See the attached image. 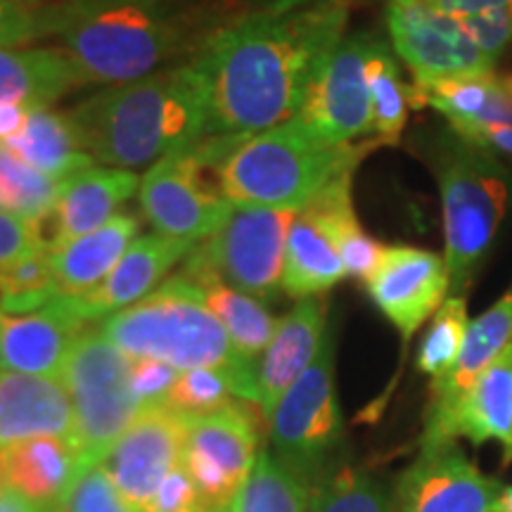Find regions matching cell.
Masks as SVG:
<instances>
[{"label":"cell","instance_id":"7bdbcfd3","mask_svg":"<svg viewBox=\"0 0 512 512\" xmlns=\"http://www.w3.org/2000/svg\"><path fill=\"white\" fill-rule=\"evenodd\" d=\"M458 22L463 24L467 36L477 43V48L494 62L512 41V8L484 12V15L475 17H463Z\"/></svg>","mask_w":512,"mask_h":512},{"label":"cell","instance_id":"f907efd6","mask_svg":"<svg viewBox=\"0 0 512 512\" xmlns=\"http://www.w3.org/2000/svg\"><path fill=\"white\" fill-rule=\"evenodd\" d=\"M501 86H503L505 98H508V100H510V105H512V72H510V74H505V76H501Z\"/></svg>","mask_w":512,"mask_h":512},{"label":"cell","instance_id":"4316f807","mask_svg":"<svg viewBox=\"0 0 512 512\" xmlns=\"http://www.w3.org/2000/svg\"><path fill=\"white\" fill-rule=\"evenodd\" d=\"M344 278L347 268L339 259L335 242L320 226L318 216L311 209L297 211L287 233L283 292L302 302V299L323 297Z\"/></svg>","mask_w":512,"mask_h":512},{"label":"cell","instance_id":"ab89813d","mask_svg":"<svg viewBox=\"0 0 512 512\" xmlns=\"http://www.w3.org/2000/svg\"><path fill=\"white\" fill-rule=\"evenodd\" d=\"M62 512H138L124 501L100 465L83 470L64 501Z\"/></svg>","mask_w":512,"mask_h":512},{"label":"cell","instance_id":"7402d4cb","mask_svg":"<svg viewBox=\"0 0 512 512\" xmlns=\"http://www.w3.org/2000/svg\"><path fill=\"white\" fill-rule=\"evenodd\" d=\"M140 190V178L128 169L91 166L60 183V195L53 211V233L48 247L60 249L81 235L93 233L119 214Z\"/></svg>","mask_w":512,"mask_h":512},{"label":"cell","instance_id":"d590c367","mask_svg":"<svg viewBox=\"0 0 512 512\" xmlns=\"http://www.w3.org/2000/svg\"><path fill=\"white\" fill-rule=\"evenodd\" d=\"M467 328H470V313H467L465 297H448L441 309L434 313L430 330L420 342V373L432 377V382L444 380L463 351Z\"/></svg>","mask_w":512,"mask_h":512},{"label":"cell","instance_id":"ee69618b","mask_svg":"<svg viewBox=\"0 0 512 512\" xmlns=\"http://www.w3.org/2000/svg\"><path fill=\"white\" fill-rule=\"evenodd\" d=\"M197 505V489L183 463L164 479L147 512H183Z\"/></svg>","mask_w":512,"mask_h":512},{"label":"cell","instance_id":"7a4b0ae2","mask_svg":"<svg viewBox=\"0 0 512 512\" xmlns=\"http://www.w3.org/2000/svg\"><path fill=\"white\" fill-rule=\"evenodd\" d=\"M240 15L226 0L55 3V36L81 86H119L195 60Z\"/></svg>","mask_w":512,"mask_h":512},{"label":"cell","instance_id":"9a60e30c","mask_svg":"<svg viewBox=\"0 0 512 512\" xmlns=\"http://www.w3.org/2000/svg\"><path fill=\"white\" fill-rule=\"evenodd\" d=\"M503 484L484 475L458 441L422 444L399 482V512H501Z\"/></svg>","mask_w":512,"mask_h":512},{"label":"cell","instance_id":"30bf717a","mask_svg":"<svg viewBox=\"0 0 512 512\" xmlns=\"http://www.w3.org/2000/svg\"><path fill=\"white\" fill-rule=\"evenodd\" d=\"M275 460L313 491L330 475L342 441L335 387V337L328 330L316 361L287 389L271 418Z\"/></svg>","mask_w":512,"mask_h":512},{"label":"cell","instance_id":"44dd1931","mask_svg":"<svg viewBox=\"0 0 512 512\" xmlns=\"http://www.w3.org/2000/svg\"><path fill=\"white\" fill-rule=\"evenodd\" d=\"M34 437L74 439V406L60 377L0 370V446Z\"/></svg>","mask_w":512,"mask_h":512},{"label":"cell","instance_id":"836d02e7","mask_svg":"<svg viewBox=\"0 0 512 512\" xmlns=\"http://www.w3.org/2000/svg\"><path fill=\"white\" fill-rule=\"evenodd\" d=\"M57 297H60V287H57L53 254L48 245L0 271V313L3 316L41 311Z\"/></svg>","mask_w":512,"mask_h":512},{"label":"cell","instance_id":"681fc988","mask_svg":"<svg viewBox=\"0 0 512 512\" xmlns=\"http://www.w3.org/2000/svg\"><path fill=\"white\" fill-rule=\"evenodd\" d=\"M501 512H512V484L503 486L501 494Z\"/></svg>","mask_w":512,"mask_h":512},{"label":"cell","instance_id":"ba28073f","mask_svg":"<svg viewBox=\"0 0 512 512\" xmlns=\"http://www.w3.org/2000/svg\"><path fill=\"white\" fill-rule=\"evenodd\" d=\"M133 358L98 330H83L67 358L62 382L74 406V444L81 467L98 465L143 406L131 392Z\"/></svg>","mask_w":512,"mask_h":512},{"label":"cell","instance_id":"f35d334b","mask_svg":"<svg viewBox=\"0 0 512 512\" xmlns=\"http://www.w3.org/2000/svg\"><path fill=\"white\" fill-rule=\"evenodd\" d=\"M55 3L27 8L15 0H0V50L22 48L38 38L55 36Z\"/></svg>","mask_w":512,"mask_h":512},{"label":"cell","instance_id":"7dc6e473","mask_svg":"<svg viewBox=\"0 0 512 512\" xmlns=\"http://www.w3.org/2000/svg\"><path fill=\"white\" fill-rule=\"evenodd\" d=\"M0 512H41V510L8 486V489H0Z\"/></svg>","mask_w":512,"mask_h":512},{"label":"cell","instance_id":"cb8c5ba5","mask_svg":"<svg viewBox=\"0 0 512 512\" xmlns=\"http://www.w3.org/2000/svg\"><path fill=\"white\" fill-rule=\"evenodd\" d=\"M508 347H512V287L491 309L470 320L456 366L451 368V373L444 380L432 382V399L430 408H427L425 427L439 425L458 406L460 399L470 392L479 375Z\"/></svg>","mask_w":512,"mask_h":512},{"label":"cell","instance_id":"f546056e","mask_svg":"<svg viewBox=\"0 0 512 512\" xmlns=\"http://www.w3.org/2000/svg\"><path fill=\"white\" fill-rule=\"evenodd\" d=\"M351 183H354V176L342 178V181L330 185L306 209H311L318 216L320 226L325 228V233L335 242L339 259L347 268V275L366 283L370 275L375 273L377 264H380L384 245H380L373 235H368L361 221H358L354 197H351Z\"/></svg>","mask_w":512,"mask_h":512},{"label":"cell","instance_id":"603a6c76","mask_svg":"<svg viewBox=\"0 0 512 512\" xmlns=\"http://www.w3.org/2000/svg\"><path fill=\"white\" fill-rule=\"evenodd\" d=\"M8 486L41 512H62L69 491L81 475L74 439L34 437L5 446Z\"/></svg>","mask_w":512,"mask_h":512},{"label":"cell","instance_id":"74e56055","mask_svg":"<svg viewBox=\"0 0 512 512\" xmlns=\"http://www.w3.org/2000/svg\"><path fill=\"white\" fill-rule=\"evenodd\" d=\"M235 389L226 370L200 368L178 375L164 403L188 422L219 413L233 403Z\"/></svg>","mask_w":512,"mask_h":512},{"label":"cell","instance_id":"7c38bea8","mask_svg":"<svg viewBox=\"0 0 512 512\" xmlns=\"http://www.w3.org/2000/svg\"><path fill=\"white\" fill-rule=\"evenodd\" d=\"M387 31L413 83L496 74V62L477 48L463 24L427 0H389Z\"/></svg>","mask_w":512,"mask_h":512},{"label":"cell","instance_id":"8fae6325","mask_svg":"<svg viewBox=\"0 0 512 512\" xmlns=\"http://www.w3.org/2000/svg\"><path fill=\"white\" fill-rule=\"evenodd\" d=\"M259 448V425L252 408L230 403L219 413L190 422L183 467L197 489L202 512L230 510L252 475Z\"/></svg>","mask_w":512,"mask_h":512},{"label":"cell","instance_id":"9c48e42d","mask_svg":"<svg viewBox=\"0 0 512 512\" xmlns=\"http://www.w3.org/2000/svg\"><path fill=\"white\" fill-rule=\"evenodd\" d=\"M292 211L235 204L226 223L197 242L181 271L190 283L221 280L256 299H273L283 290L285 247Z\"/></svg>","mask_w":512,"mask_h":512},{"label":"cell","instance_id":"bcb514c9","mask_svg":"<svg viewBox=\"0 0 512 512\" xmlns=\"http://www.w3.org/2000/svg\"><path fill=\"white\" fill-rule=\"evenodd\" d=\"M467 143L486 147L496 155L512 157V124H508V121H491V124L477 128V133Z\"/></svg>","mask_w":512,"mask_h":512},{"label":"cell","instance_id":"83f0119b","mask_svg":"<svg viewBox=\"0 0 512 512\" xmlns=\"http://www.w3.org/2000/svg\"><path fill=\"white\" fill-rule=\"evenodd\" d=\"M76 86L79 76L60 48L0 50V107L53 105Z\"/></svg>","mask_w":512,"mask_h":512},{"label":"cell","instance_id":"e0dca14e","mask_svg":"<svg viewBox=\"0 0 512 512\" xmlns=\"http://www.w3.org/2000/svg\"><path fill=\"white\" fill-rule=\"evenodd\" d=\"M195 247V242L169 238L162 233L140 235L98 290L83 297H62V302L83 323L110 318L155 292V287L178 264H183Z\"/></svg>","mask_w":512,"mask_h":512},{"label":"cell","instance_id":"4dcf8cb0","mask_svg":"<svg viewBox=\"0 0 512 512\" xmlns=\"http://www.w3.org/2000/svg\"><path fill=\"white\" fill-rule=\"evenodd\" d=\"M197 287L204 294V302L226 328L235 354L256 366V358H261L271 344L278 320L271 316L261 299L235 290L221 280H204V283H197Z\"/></svg>","mask_w":512,"mask_h":512},{"label":"cell","instance_id":"db71d44e","mask_svg":"<svg viewBox=\"0 0 512 512\" xmlns=\"http://www.w3.org/2000/svg\"><path fill=\"white\" fill-rule=\"evenodd\" d=\"M183 512H202V510H200V505H195V508H190V510H183Z\"/></svg>","mask_w":512,"mask_h":512},{"label":"cell","instance_id":"484cf974","mask_svg":"<svg viewBox=\"0 0 512 512\" xmlns=\"http://www.w3.org/2000/svg\"><path fill=\"white\" fill-rule=\"evenodd\" d=\"M413 110L434 107L460 138L470 140L477 128L491 121L512 124V105L505 98L501 76H467L432 83H413Z\"/></svg>","mask_w":512,"mask_h":512},{"label":"cell","instance_id":"ffe728a7","mask_svg":"<svg viewBox=\"0 0 512 512\" xmlns=\"http://www.w3.org/2000/svg\"><path fill=\"white\" fill-rule=\"evenodd\" d=\"M458 437L475 446L496 441L503 453V467L512 463V347L479 375L470 392L439 425L425 427L422 444L456 441Z\"/></svg>","mask_w":512,"mask_h":512},{"label":"cell","instance_id":"c3c4849f","mask_svg":"<svg viewBox=\"0 0 512 512\" xmlns=\"http://www.w3.org/2000/svg\"><path fill=\"white\" fill-rule=\"evenodd\" d=\"M313 3V0H261V8L266 10H290L299 8V5Z\"/></svg>","mask_w":512,"mask_h":512},{"label":"cell","instance_id":"f6af8a7d","mask_svg":"<svg viewBox=\"0 0 512 512\" xmlns=\"http://www.w3.org/2000/svg\"><path fill=\"white\" fill-rule=\"evenodd\" d=\"M427 3H430L434 10L456 19L512 8V0H427Z\"/></svg>","mask_w":512,"mask_h":512},{"label":"cell","instance_id":"3957f363","mask_svg":"<svg viewBox=\"0 0 512 512\" xmlns=\"http://www.w3.org/2000/svg\"><path fill=\"white\" fill-rule=\"evenodd\" d=\"M69 117L95 162L128 171L152 166L207 136V69L197 55L138 81L107 86Z\"/></svg>","mask_w":512,"mask_h":512},{"label":"cell","instance_id":"277c9868","mask_svg":"<svg viewBox=\"0 0 512 512\" xmlns=\"http://www.w3.org/2000/svg\"><path fill=\"white\" fill-rule=\"evenodd\" d=\"M100 332L131 358H155L176 370H226L240 401H259L256 366L235 354L202 290L183 275L176 273L138 304L102 320Z\"/></svg>","mask_w":512,"mask_h":512},{"label":"cell","instance_id":"f5cc1de1","mask_svg":"<svg viewBox=\"0 0 512 512\" xmlns=\"http://www.w3.org/2000/svg\"><path fill=\"white\" fill-rule=\"evenodd\" d=\"M60 3H67V5H86V3H95V0H60Z\"/></svg>","mask_w":512,"mask_h":512},{"label":"cell","instance_id":"e575fe53","mask_svg":"<svg viewBox=\"0 0 512 512\" xmlns=\"http://www.w3.org/2000/svg\"><path fill=\"white\" fill-rule=\"evenodd\" d=\"M57 195L60 183L0 145V209L43 226L53 216Z\"/></svg>","mask_w":512,"mask_h":512},{"label":"cell","instance_id":"d6986e66","mask_svg":"<svg viewBox=\"0 0 512 512\" xmlns=\"http://www.w3.org/2000/svg\"><path fill=\"white\" fill-rule=\"evenodd\" d=\"M328 335V302L311 297L278 320V328L264 354L256 361V389L264 420H271L287 389L316 361L323 339Z\"/></svg>","mask_w":512,"mask_h":512},{"label":"cell","instance_id":"11a10c76","mask_svg":"<svg viewBox=\"0 0 512 512\" xmlns=\"http://www.w3.org/2000/svg\"><path fill=\"white\" fill-rule=\"evenodd\" d=\"M221 512H230V510H221Z\"/></svg>","mask_w":512,"mask_h":512},{"label":"cell","instance_id":"60d3db41","mask_svg":"<svg viewBox=\"0 0 512 512\" xmlns=\"http://www.w3.org/2000/svg\"><path fill=\"white\" fill-rule=\"evenodd\" d=\"M46 245L48 240L43 235V226L8 209H0V271Z\"/></svg>","mask_w":512,"mask_h":512},{"label":"cell","instance_id":"b9f144b4","mask_svg":"<svg viewBox=\"0 0 512 512\" xmlns=\"http://www.w3.org/2000/svg\"><path fill=\"white\" fill-rule=\"evenodd\" d=\"M176 380L178 370L169 366V363L155 361V358H133L131 392L143 408L164 403Z\"/></svg>","mask_w":512,"mask_h":512},{"label":"cell","instance_id":"2e32d148","mask_svg":"<svg viewBox=\"0 0 512 512\" xmlns=\"http://www.w3.org/2000/svg\"><path fill=\"white\" fill-rule=\"evenodd\" d=\"M366 287L377 309L408 342L448 299L451 275L441 254L394 245L384 247L380 264L366 280Z\"/></svg>","mask_w":512,"mask_h":512},{"label":"cell","instance_id":"4fadbf2b","mask_svg":"<svg viewBox=\"0 0 512 512\" xmlns=\"http://www.w3.org/2000/svg\"><path fill=\"white\" fill-rule=\"evenodd\" d=\"M375 41L373 34L344 36L306 93L297 119L328 143L347 145L373 131L368 60Z\"/></svg>","mask_w":512,"mask_h":512},{"label":"cell","instance_id":"d4e9b609","mask_svg":"<svg viewBox=\"0 0 512 512\" xmlns=\"http://www.w3.org/2000/svg\"><path fill=\"white\" fill-rule=\"evenodd\" d=\"M140 221L133 214H117L93 233L81 235L60 249H50L60 297H83L105 283L126 249L140 235Z\"/></svg>","mask_w":512,"mask_h":512},{"label":"cell","instance_id":"8d00e7d4","mask_svg":"<svg viewBox=\"0 0 512 512\" xmlns=\"http://www.w3.org/2000/svg\"><path fill=\"white\" fill-rule=\"evenodd\" d=\"M311 512H392V501L375 477L339 467L311 491Z\"/></svg>","mask_w":512,"mask_h":512},{"label":"cell","instance_id":"8992f818","mask_svg":"<svg viewBox=\"0 0 512 512\" xmlns=\"http://www.w3.org/2000/svg\"><path fill=\"white\" fill-rule=\"evenodd\" d=\"M425 147L444 209L451 297H465L505 219L512 176L496 152L467 143L448 124L432 133Z\"/></svg>","mask_w":512,"mask_h":512},{"label":"cell","instance_id":"6da1fadb","mask_svg":"<svg viewBox=\"0 0 512 512\" xmlns=\"http://www.w3.org/2000/svg\"><path fill=\"white\" fill-rule=\"evenodd\" d=\"M351 0L242 12L202 50L209 81L207 136H254L302 110L313 79L349 24Z\"/></svg>","mask_w":512,"mask_h":512},{"label":"cell","instance_id":"1f68e13d","mask_svg":"<svg viewBox=\"0 0 512 512\" xmlns=\"http://www.w3.org/2000/svg\"><path fill=\"white\" fill-rule=\"evenodd\" d=\"M368 88L377 140L382 145H399L408 112L413 110L411 86L403 81L394 50L380 36L368 60Z\"/></svg>","mask_w":512,"mask_h":512},{"label":"cell","instance_id":"d6a6232c","mask_svg":"<svg viewBox=\"0 0 512 512\" xmlns=\"http://www.w3.org/2000/svg\"><path fill=\"white\" fill-rule=\"evenodd\" d=\"M309 494L302 479L261 451L230 512H309Z\"/></svg>","mask_w":512,"mask_h":512},{"label":"cell","instance_id":"5b68a950","mask_svg":"<svg viewBox=\"0 0 512 512\" xmlns=\"http://www.w3.org/2000/svg\"><path fill=\"white\" fill-rule=\"evenodd\" d=\"M380 145L377 138L361 145L328 143L294 117L242 138L221 169L223 192L240 207L297 214L330 185L354 176L363 157Z\"/></svg>","mask_w":512,"mask_h":512},{"label":"cell","instance_id":"5bb4252c","mask_svg":"<svg viewBox=\"0 0 512 512\" xmlns=\"http://www.w3.org/2000/svg\"><path fill=\"white\" fill-rule=\"evenodd\" d=\"M188 427L166 403L147 406L98 463L138 512H147L164 479L183 463Z\"/></svg>","mask_w":512,"mask_h":512},{"label":"cell","instance_id":"816d5d0a","mask_svg":"<svg viewBox=\"0 0 512 512\" xmlns=\"http://www.w3.org/2000/svg\"><path fill=\"white\" fill-rule=\"evenodd\" d=\"M19 5H27V8H43V5H48V0H15Z\"/></svg>","mask_w":512,"mask_h":512},{"label":"cell","instance_id":"ac0fdd59","mask_svg":"<svg viewBox=\"0 0 512 512\" xmlns=\"http://www.w3.org/2000/svg\"><path fill=\"white\" fill-rule=\"evenodd\" d=\"M86 323L57 297L46 309L3 316L0 313V370L60 377Z\"/></svg>","mask_w":512,"mask_h":512},{"label":"cell","instance_id":"52a82bcc","mask_svg":"<svg viewBox=\"0 0 512 512\" xmlns=\"http://www.w3.org/2000/svg\"><path fill=\"white\" fill-rule=\"evenodd\" d=\"M242 138L235 133L204 136L147 169L138 200L155 233L197 245L226 223L235 204L223 192L221 169Z\"/></svg>","mask_w":512,"mask_h":512},{"label":"cell","instance_id":"f1b7e54d","mask_svg":"<svg viewBox=\"0 0 512 512\" xmlns=\"http://www.w3.org/2000/svg\"><path fill=\"white\" fill-rule=\"evenodd\" d=\"M5 147L57 183H64L95 164V159L83 150L72 117L53 110V105L34 107L22 133L8 140Z\"/></svg>","mask_w":512,"mask_h":512}]
</instances>
